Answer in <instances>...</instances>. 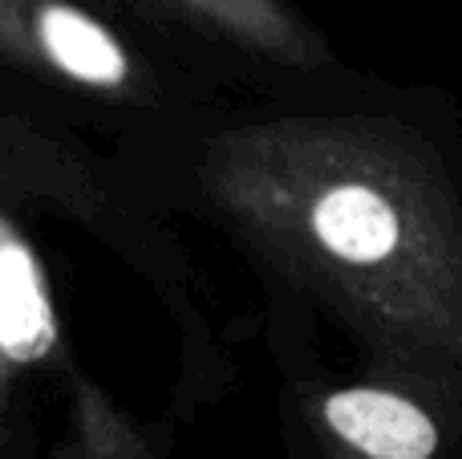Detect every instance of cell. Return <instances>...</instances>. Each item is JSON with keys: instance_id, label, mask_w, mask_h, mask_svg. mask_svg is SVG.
Returning a JSON list of instances; mask_svg holds the SVG:
<instances>
[{"instance_id": "3", "label": "cell", "mask_w": 462, "mask_h": 459, "mask_svg": "<svg viewBox=\"0 0 462 459\" xmlns=\"http://www.w3.org/2000/svg\"><path fill=\"white\" fill-rule=\"evenodd\" d=\"M29 53L53 65L61 78L89 89H122L130 81V57L122 41L89 13L61 0H41L29 16Z\"/></svg>"}, {"instance_id": "2", "label": "cell", "mask_w": 462, "mask_h": 459, "mask_svg": "<svg viewBox=\"0 0 462 459\" xmlns=\"http://www.w3.org/2000/svg\"><path fill=\"white\" fill-rule=\"evenodd\" d=\"M325 427L365 459H434L439 423L406 395L377 387H345L320 403Z\"/></svg>"}, {"instance_id": "5", "label": "cell", "mask_w": 462, "mask_h": 459, "mask_svg": "<svg viewBox=\"0 0 462 459\" xmlns=\"http://www.w3.org/2000/svg\"><path fill=\"white\" fill-rule=\"evenodd\" d=\"M183 5H191L208 21L224 24L227 33H236L239 41L255 45L260 53H272L292 65L320 61V45H312L272 0H183Z\"/></svg>"}, {"instance_id": "1", "label": "cell", "mask_w": 462, "mask_h": 459, "mask_svg": "<svg viewBox=\"0 0 462 459\" xmlns=\"http://www.w3.org/2000/svg\"><path fill=\"white\" fill-rule=\"evenodd\" d=\"M203 183L353 322L462 370V211L418 135L374 118L263 122L211 143Z\"/></svg>"}, {"instance_id": "4", "label": "cell", "mask_w": 462, "mask_h": 459, "mask_svg": "<svg viewBox=\"0 0 462 459\" xmlns=\"http://www.w3.org/2000/svg\"><path fill=\"white\" fill-rule=\"evenodd\" d=\"M57 346V317L29 244L0 220V362L29 366Z\"/></svg>"}]
</instances>
